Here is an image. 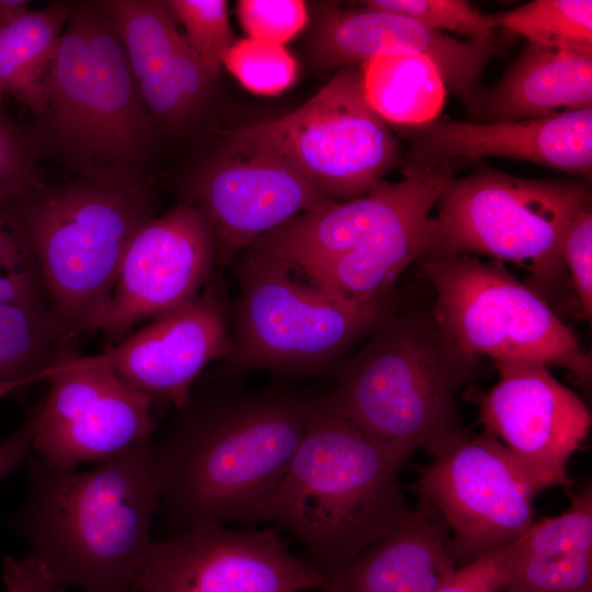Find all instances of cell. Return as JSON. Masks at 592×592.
Masks as SVG:
<instances>
[{
    "label": "cell",
    "mask_w": 592,
    "mask_h": 592,
    "mask_svg": "<svg viewBox=\"0 0 592 592\" xmlns=\"http://www.w3.org/2000/svg\"><path fill=\"white\" fill-rule=\"evenodd\" d=\"M315 401L285 387L251 389L225 368L195 383L150 443L164 524L174 534L205 524L261 523Z\"/></svg>",
    "instance_id": "6da1fadb"
},
{
    "label": "cell",
    "mask_w": 592,
    "mask_h": 592,
    "mask_svg": "<svg viewBox=\"0 0 592 592\" xmlns=\"http://www.w3.org/2000/svg\"><path fill=\"white\" fill-rule=\"evenodd\" d=\"M150 443L86 470L38 454L25 462L27 491L10 526L59 588L134 592L159 508Z\"/></svg>",
    "instance_id": "7a4b0ae2"
},
{
    "label": "cell",
    "mask_w": 592,
    "mask_h": 592,
    "mask_svg": "<svg viewBox=\"0 0 592 592\" xmlns=\"http://www.w3.org/2000/svg\"><path fill=\"white\" fill-rule=\"evenodd\" d=\"M411 455L366 435L316 397L289 467L265 502L262 522L288 531L327 585L410 515L398 475Z\"/></svg>",
    "instance_id": "3957f363"
},
{
    "label": "cell",
    "mask_w": 592,
    "mask_h": 592,
    "mask_svg": "<svg viewBox=\"0 0 592 592\" xmlns=\"http://www.w3.org/2000/svg\"><path fill=\"white\" fill-rule=\"evenodd\" d=\"M480 374V358L459 349L432 312L392 309L339 364L322 400L366 435L439 457L468 439L456 395Z\"/></svg>",
    "instance_id": "277c9868"
},
{
    "label": "cell",
    "mask_w": 592,
    "mask_h": 592,
    "mask_svg": "<svg viewBox=\"0 0 592 592\" xmlns=\"http://www.w3.org/2000/svg\"><path fill=\"white\" fill-rule=\"evenodd\" d=\"M50 309L73 333L99 330L127 247L156 216L139 169H105L48 186L15 205Z\"/></svg>",
    "instance_id": "5b68a950"
},
{
    "label": "cell",
    "mask_w": 592,
    "mask_h": 592,
    "mask_svg": "<svg viewBox=\"0 0 592 592\" xmlns=\"http://www.w3.org/2000/svg\"><path fill=\"white\" fill-rule=\"evenodd\" d=\"M38 121L81 177L105 169H139L150 153L156 124L100 1L69 4Z\"/></svg>",
    "instance_id": "8992f818"
},
{
    "label": "cell",
    "mask_w": 592,
    "mask_h": 592,
    "mask_svg": "<svg viewBox=\"0 0 592 592\" xmlns=\"http://www.w3.org/2000/svg\"><path fill=\"white\" fill-rule=\"evenodd\" d=\"M238 295L230 311L227 371L310 374L335 365L394 309L391 294L366 303L335 298L291 261L251 246L232 262ZM231 263V264H232Z\"/></svg>",
    "instance_id": "52a82bcc"
},
{
    "label": "cell",
    "mask_w": 592,
    "mask_h": 592,
    "mask_svg": "<svg viewBox=\"0 0 592 592\" xmlns=\"http://www.w3.org/2000/svg\"><path fill=\"white\" fill-rule=\"evenodd\" d=\"M589 205L591 193L584 183L480 168L453 178L444 189L435 205V239L428 255L483 254L515 263L530 271L527 286L547 301L566 277V231Z\"/></svg>",
    "instance_id": "ba28073f"
},
{
    "label": "cell",
    "mask_w": 592,
    "mask_h": 592,
    "mask_svg": "<svg viewBox=\"0 0 592 592\" xmlns=\"http://www.w3.org/2000/svg\"><path fill=\"white\" fill-rule=\"evenodd\" d=\"M419 262L435 291L433 317L459 349L494 363L534 361L562 367L590 387L591 356L548 301L502 262L468 254L428 255Z\"/></svg>",
    "instance_id": "9c48e42d"
},
{
    "label": "cell",
    "mask_w": 592,
    "mask_h": 592,
    "mask_svg": "<svg viewBox=\"0 0 592 592\" xmlns=\"http://www.w3.org/2000/svg\"><path fill=\"white\" fill-rule=\"evenodd\" d=\"M228 136L283 157L335 201L366 194L401 160L389 124L365 95L360 65L338 69L288 114L235 128Z\"/></svg>",
    "instance_id": "30bf717a"
},
{
    "label": "cell",
    "mask_w": 592,
    "mask_h": 592,
    "mask_svg": "<svg viewBox=\"0 0 592 592\" xmlns=\"http://www.w3.org/2000/svg\"><path fill=\"white\" fill-rule=\"evenodd\" d=\"M412 490L443 517L446 549L460 567L519 538L545 487L483 430L420 467Z\"/></svg>",
    "instance_id": "8fae6325"
},
{
    "label": "cell",
    "mask_w": 592,
    "mask_h": 592,
    "mask_svg": "<svg viewBox=\"0 0 592 592\" xmlns=\"http://www.w3.org/2000/svg\"><path fill=\"white\" fill-rule=\"evenodd\" d=\"M44 379L49 388L32 409V445L53 465L98 464L151 442L152 399L76 348Z\"/></svg>",
    "instance_id": "7c38bea8"
},
{
    "label": "cell",
    "mask_w": 592,
    "mask_h": 592,
    "mask_svg": "<svg viewBox=\"0 0 592 592\" xmlns=\"http://www.w3.org/2000/svg\"><path fill=\"white\" fill-rule=\"evenodd\" d=\"M326 581L273 528L205 524L153 540L134 592H299Z\"/></svg>",
    "instance_id": "4fadbf2b"
},
{
    "label": "cell",
    "mask_w": 592,
    "mask_h": 592,
    "mask_svg": "<svg viewBox=\"0 0 592 592\" xmlns=\"http://www.w3.org/2000/svg\"><path fill=\"white\" fill-rule=\"evenodd\" d=\"M185 193L213 231L219 271L262 236L333 200L283 157L231 140Z\"/></svg>",
    "instance_id": "5bb4252c"
},
{
    "label": "cell",
    "mask_w": 592,
    "mask_h": 592,
    "mask_svg": "<svg viewBox=\"0 0 592 592\" xmlns=\"http://www.w3.org/2000/svg\"><path fill=\"white\" fill-rule=\"evenodd\" d=\"M454 162L403 172L398 182L376 183L366 194L330 201L294 217L254 244L303 272L339 258L364 257L431 210L454 178Z\"/></svg>",
    "instance_id": "9a60e30c"
},
{
    "label": "cell",
    "mask_w": 592,
    "mask_h": 592,
    "mask_svg": "<svg viewBox=\"0 0 592 592\" xmlns=\"http://www.w3.org/2000/svg\"><path fill=\"white\" fill-rule=\"evenodd\" d=\"M217 269L215 237L196 207L183 202L151 217L127 247L99 331L110 344L121 341L140 321L191 300Z\"/></svg>",
    "instance_id": "2e32d148"
},
{
    "label": "cell",
    "mask_w": 592,
    "mask_h": 592,
    "mask_svg": "<svg viewBox=\"0 0 592 592\" xmlns=\"http://www.w3.org/2000/svg\"><path fill=\"white\" fill-rule=\"evenodd\" d=\"M230 309L221 271L191 300L88 357L128 387L174 409L207 365L230 352Z\"/></svg>",
    "instance_id": "e0dca14e"
},
{
    "label": "cell",
    "mask_w": 592,
    "mask_h": 592,
    "mask_svg": "<svg viewBox=\"0 0 592 592\" xmlns=\"http://www.w3.org/2000/svg\"><path fill=\"white\" fill-rule=\"evenodd\" d=\"M496 366L498 383L475 398L483 430L545 489L570 486L566 466L589 433V409L540 362L508 361Z\"/></svg>",
    "instance_id": "ac0fdd59"
},
{
    "label": "cell",
    "mask_w": 592,
    "mask_h": 592,
    "mask_svg": "<svg viewBox=\"0 0 592 592\" xmlns=\"http://www.w3.org/2000/svg\"><path fill=\"white\" fill-rule=\"evenodd\" d=\"M499 48L494 35L464 41L388 10L326 3L320 5L306 45L309 64L319 72L361 65L382 55L423 56L468 113L481 90L480 78Z\"/></svg>",
    "instance_id": "d6986e66"
},
{
    "label": "cell",
    "mask_w": 592,
    "mask_h": 592,
    "mask_svg": "<svg viewBox=\"0 0 592 592\" xmlns=\"http://www.w3.org/2000/svg\"><path fill=\"white\" fill-rule=\"evenodd\" d=\"M409 150L403 172L458 159L504 157L591 178L592 107L502 122L435 119L405 128Z\"/></svg>",
    "instance_id": "ffe728a7"
},
{
    "label": "cell",
    "mask_w": 592,
    "mask_h": 592,
    "mask_svg": "<svg viewBox=\"0 0 592 592\" xmlns=\"http://www.w3.org/2000/svg\"><path fill=\"white\" fill-rule=\"evenodd\" d=\"M140 94L156 126L174 134L204 110L214 78L159 0H106Z\"/></svg>",
    "instance_id": "44dd1931"
},
{
    "label": "cell",
    "mask_w": 592,
    "mask_h": 592,
    "mask_svg": "<svg viewBox=\"0 0 592 592\" xmlns=\"http://www.w3.org/2000/svg\"><path fill=\"white\" fill-rule=\"evenodd\" d=\"M448 536L440 513L418 500L401 525L363 549L322 592H435L457 568Z\"/></svg>",
    "instance_id": "7402d4cb"
},
{
    "label": "cell",
    "mask_w": 592,
    "mask_h": 592,
    "mask_svg": "<svg viewBox=\"0 0 592 592\" xmlns=\"http://www.w3.org/2000/svg\"><path fill=\"white\" fill-rule=\"evenodd\" d=\"M592 48L531 44L491 88L481 89L470 122L520 121L592 107Z\"/></svg>",
    "instance_id": "603a6c76"
},
{
    "label": "cell",
    "mask_w": 592,
    "mask_h": 592,
    "mask_svg": "<svg viewBox=\"0 0 592 592\" xmlns=\"http://www.w3.org/2000/svg\"><path fill=\"white\" fill-rule=\"evenodd\" d=\"M503 592H592V485L508 545Z\"/></svg>",
    "instance_id": "cb8c5ba5"
},
{
    "label": "cell",
    "mask_w": 592,
    "mask_h": 592,
    "mask_svg": "<svg viewBox=\"0 0 592 592\" xmlns=\"http://www.w3.org/2000/svg\"><path fill=\"white\" fill-rule=\"evenodd\" d=\"M69 12L55 1L0 26V107L14 98L37 118L44 111L45 80Z\"/></svg>",
    "instance_id": "d4e9b609"
},
{
    "label": "cell",
    "mask_w": 592,
    "mask_h": 592,
    "mask_svg": "<svg viewBox=\"0 0 592 592\" xmlns=\"http://www.w3.org/2000/svg\"><path fill=\"white\" fill-rule=\"evenodd\" d=\"M75 338L49 305L0 301V399L43 380Z\"/></svg>",
    "instance_id": "484cf974"
},
{
    "label": "cell",
    "mask_w": 592,
    "mask_h": 592,
    "mask_svg": "<svg viewBox=\"0 0 592 592\" xmlns=\"http://www.w3.org/2000/svg\"><path fill=\"white\" fill-rule=\"evenodd\" d=\"M365 95L387 122L411 128L433 122L446 96V87L425 57L382 55L360 65Z\"/></svg>",
    "instance_id": "4316f807"
},
{
    "label": "cell",
    "mask_w": 592,
    "mask_h": 592,
    "mask_svg": "<svg viewBox=\"0 0 592 592\" xmlns=\"http://www.w3.org/2000/svg\"><path fill=\"white\" fill-rule=\"evenodd\" d=\"M497 27L547 48H592L591 0H534L494 13Z\"/></svg>",
    "instance_id": "83f0119b"
},
{
    "label": "cell",
    "mask_w": 592,
    "mask_h": 592,
    "mask_svg": "<svg viewBox=\"0 0 592 592\" xmlns=\"http://www.w3.org/2000/svg\"><path fill=\"white\" fill-rule=\"evenodd\" d=\"M14 205H0V301L48 305L39 269Z\"/></svg>",
    "instance_id": "f1b7e54d"
},
{
    "label": "cell",
    "mask_w": 592,
    "mask_h": 592,
    "mask_svg": "<svg viewBox=\"0 0 592 592\" xmlns=\"http://www.w3.org/2000/svg\"><path fill=\"white\" fill-rule=\"evenodd\" d=\"M223 66L248 91L275 95L288 89L298 75V64L283 44L251 37L236 39Z\"/></svg>",
    "instance_id": "f546056e"
},
{
    "label": "cell",
    "mask_w": 592,
    "mask_h": 592,
    "mask_svg": "<svg viewBox=\"0 0 592 592\" xmlns=\"http://www.w3.org/2000/svg\"><path fill=\"white\" fill-rule=\"evenodd\" d=\"M175 21L185 30V38L212 78H216L223 59L236 42L225 0H169Z\"/></svg>",
    "instance_id": "4dcf8cb0"
},
{
    "label": "cell",
    "mask_w": 592,
    "mask_h": 592,
    "mask_svg": "<svg viewBox=\"0 0 592 592\" xmlns=\"http://www.w3.org/2000/svg\"><path fill=\"white\" fill-rule=\"evenodd\" d=\"M44 184L35 137L0 107V205H14Z\"/></svg>",
    "instance_id": "1f68e13d"
},
{
    "label": "cell",
    "mask_w": 592,
    "mask_h": 592,
    "mask_svg": "<svg viewBox=\"0 0 592 592\" xmlns=\"http://www.w3.org/2000/svg\"><path fill=\"white\" fill-rule=\"evenodd\" d=\"M362 4L409 16L436 32H457L486 39L497 27L494 13L486 14L465 0H367Z\"/></svg>",
    "instance_id": "d6a6232c"
},
{
    "label": "cell",
    "mask_w": 592,
    "mask_h": 592,
    "mask_svg": "<svg viewBox=\"0 0 592 592\" xmlns=\"http://www.w3.org/2000/svg\"><path fill=\"white\" fill-rule=\"evenodd\" d=\"M237 13L249 37L283 45L309 22L308 7L300 0H241Z\"/></svg>",
    "instance_id": "836d02e7"
},
{
    "label": "cell",
    "mask_w": 592,
    "mask_h": 592,
    "mask_svg": "<svg viewBox=\"0 0 592 592\" xmlns=\"http://www.w3.org/2000/svg\"><path fill=\"white\" fill-rule=\"evenodd\" d=\"M562 260L570 273L581 315H592V206L581 209L566 231L562 241Z\"/></svg>",
    "instance_id": "e575fe53"
},
{
    "label": "cell",
    "mask_w": 592,
    "mask_h": 592,
    "mask_svg": "<svg viewBox=\"0 0 592 592\" xmlns=\"http://www.w3.org/2000/svg\"><path fill=\"white\" fill-rule=\"evenodd\" d=\"M508 545L457 567L435 592H499L504 581Z\"/></svg>",
    "instance_id": "d590c367"
},
{
    "label": "cell",
    "mask_w": 592,
    "mask_h": 592,
    "mask_svg": "<svg viewBox=\"0 0 592 592\" xmlns=\"http://www.w3.org/2000/svg\"><path fill=\"white\" fill-rule=\"evenodd\" d=\"M1 570L5 592H60V588L31 553L21 558L7 556Z\"/></svg>",
    "instance_id": "8d00e7d4"
},
{
    "label": "cell",
    "mask_w": 592,
    "mask_h": 592,
    "mask_svg": "<svg viewBox=\"0 0 592 592\" xmlns=\"http://www.w3.org/2000/svg\"><path fill=\"white\" fill-rule=\"evenodd\" d=\"M33 413L29 411L22 424L0 440V482L25 463L33 451Z\"/></svg>",
    "instance_id": "74e56055"
},
{
    "label": "cell",
    "mask_w": 592,
    "mask_h": 592,
    "mask_svg": "<svg viewBox=\"0 0 592 592\" xmlns=\"http://www.w3.org/2000/svg\"><path fill=\"white\" fill-rule=\"evenodd\" d=\"M30 1L0 0V26L8 25L27 13Z\"/></svg>",
    "instance_id": "f35d334b"
}]
</instances>
